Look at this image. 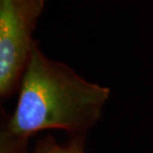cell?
I'll use <instances>...</instances> for the list:
<instances>
[{"instance_id": "cell-1", "label": "cell", "mask_w": 153, "mask_h": 153, "mask_svg": "<svg viewBox=\"0 0 153 153\" xmlns=\"http://www.w3.org/2000/svg\"><path fill=\"white\" fill-rule=\"evenodd\" d=\"M13 114L1 131L0 145L27 149L34 134L64 130L72 137L100 120L111 88L90 82L65 63L48 58L34 43L19 85Z\"/></svg>"}, {"instance_id": "cell-2", "label": "cell", "mask_w": 153, "mask_h": 153, "mask_svg": "<svg viewBox=\"0 0 153 153\" xmlns=\"http://www.w3.org/2000/svg\"><path fill=\"white\" fill-rule=\"evenodd\" d=\"M47 0H0V97L18 91Z\"/></svg>"}, {"instance_id": "cell-4", "label": "cell", "mask_w": 153, "mask_h": 153, "mask_svg": "<svg viewBox=\"0 0 153 153\" xmlns=\"http://www.w3.org/2000/svg\"><path fill=\"white\" fill-rule=\"evenodd\" d=\"M0 153H27V150L11 148V147H8V146L0 145Z\"/></svg>"}, {"instance_id": "cell-3", "label": "cell", "mask_w": 153, "mask_h": 153, "mask_svg": "<svg viewBox=\"0 0 153 153\" xmlns=\"http://www.w3.org/2000/svg\"><path fill=\"white\" fill-rule=\"evenodd\" d=\"M33 153H85V136H74L66 143H58L48 135L37 143Z\"/></svg>"}]
</instances>
